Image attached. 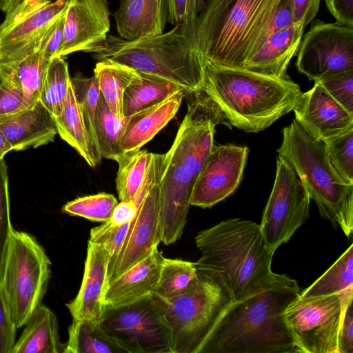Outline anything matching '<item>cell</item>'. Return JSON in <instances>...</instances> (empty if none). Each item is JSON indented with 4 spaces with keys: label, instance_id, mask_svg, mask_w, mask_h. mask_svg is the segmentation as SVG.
Returning a JSON list of instances; mask_svg holds the SVG:
<instances>
[{
    "label": "cell",
    "instance_id": "9a60e30c",
    "mask_svg": "<svg viewBox=\"0 0 353 353\" xmlns=\"http://www.w3.org/2000/svg\"><path fill=\"white\" fill-rule=\"evenodd\" d=\"M69 0L23 1L6 14L0 26V63L20 59L39 49L51 25Z\"/></svg>",
    "mask_w": 353,
    "mask_h": 353
},
{
    "label": "cell",
    "instance_id": "d6a6232c",
    "mask_svg": "<svg viewBox=\"0 0 353 353\" xmlns=\"http://www.w3.org/2000/svg\"><path fill=\"white\" fill-rule=\"evenodd\" d=\"M126 118L119 119L110 110L100 93L94 119L99 152L101 158L117 161L123 154L119 148Z\"/></svg>",
    "mask_w": 353,
    "mask_h": 353
},
{
    "label": "cell",
    "instance_id": "30bf717a",
    "mask_svg": "<svg viewBox=\"0 0 353 353\" xmlns=\"http://www.w3.org/2000/svg\"><path fill=\"white\" fill-rule=\"evenodd\" d=\"M165 154L152 153L143 183L134 201L137 212L130 223L127 236L118 254L108 269L107 285L148 256L161 242L160 183Z\"/></svg>",
    "mask_w": 353,
    "mask_h": 353
},
{
    "label": "cell",
    "instance_id": "9c48e42d",
    "mask_svg": "<svg viewBox=\"0 0 353 353\" xmlns=\"http://www.w3.org/2000/svg\"><path fill=\"white\" fill-rule=\"evenodd\" d=\"M51 261L31 234L13 230L0 278L5 300L17 328L42 304L50 279Z\"/></svg>",
    "mask_w": 353,
    "mask_h": 353
},
{
    "label": "cell",
    "instance_id": "8992f818",
    "mask_svg": "<svg viewBox=\"0 0 353 353\" xmlns=\"http://www.w3.org/2000/svg\"><path fill=\"white\" fill-rule=\"evenodd\" d=\"M277 149L296 172L320 215L347 236L353 230V185L332 166L325 144L310 136L295 121L282 130Z\"/></svg>",
    "mask_w": 353,
    "mask_h": 353
},
{
    "label": "cell",
    "instance_id": "4316f807",
    "mask_svg": "<svg viewBox=\"0 0 353 353\" xmlns=\"http://www.w3.org/2000/svg\"><path fill=\"white\" fill-rule=\"evenodd\" d=\"M337 294L341 305L342 321L353 299V244L312 285L299 293L302 298Z\"/></svg>",
    "mask_w": 353,
    "mask_h": 353
},
{
    "label": "cell",
    "instance_id": "603a6c76",
    "mask_svg": "<svg viewBox=\"0 0 353 353\" xmlns=\"http://www.w3.org/2000/svg\"><path fill=\"white\" fill-rule=\"evenodd\" d=\"M168 11L167 0H121L114 14L119 37L134 41L163 33Z\"/></svg>",
    "mask_w": 353,
    "mask_h": 353
},
{
    "label": "cell",
    "instance_id": "836d02e7",
    "mask_svg": "<svg viewBox=\"0 0 353 353\" xmlns=\"http://www.w3.org/2000/svg\"><path fill=\"white\" fill-rule=\"evenodd\" d=\"M197 276L195 263L165 258L152 296L159 299L179 296L190 288Z\"/></svg>",
    "mask_w": 353,
    "mask_h": 353
},
{
    "label": "cell",
    "instance_id": "681fc988",
    "mask_svg": "<svg viewBox=\"0 0 353 353\" xmlns=\"http://www.w3.org/2000/svg\"><path fill=\"white\" fill-rule=\"evenodd\" d=\"M135 203L129 201H120L114 207L108 221L117 226L131 222L137 212Z\"/></svg>",
    "mask_w": 353,
    "mask_h": 353
},
{
    "label": "cell",
    "instance_id": "c3c4849f",
    "mask_svg": "<svg viewBox=\"0 0 353 353\" xmlns=\"http://www.w3.org/2000/svg\"><path fill=\"white\" fill-rule=\"evenodd\" d=\"M325 2L338 23L353 27V0H325Z\"/></svg>",
    "mask_w": 353,
    "mask_h": 353
},
{
    "label": "cell",
    "instance_id": "7402d4cb",
    "mask_svg": "<svg viewBox=\"0 0 353 353\" xmlns=\"http://www.w3.org/2000/svg\"><path fill=\"white\" fill-rule=\"evenodd\" d=\"M185 92L179 90L162 101L126 118L119 148L123 154L140 150L171 121L178 112Z\"/></svg>",
    "mask_w": 353,
    "mask_h": 353
},
{
    "label": "cell",
    "instance_id": "7a4b0ae2",
    "mask_svg": "<svg viewBox=\"0 0 353 353\" xmlns=\"http://www.w3.org/2000/svg\"><path fill=\"white\" fill-rule=\"evenodd\" d=\"M200 88L231 126L252 133L265 130L292 111L302 92L289 77L209 62Z\"/></svg>",
    "mask_w": 353,
    "mask_h": 353
},
{
    "label": "cell",
    "instance_id": "ac0fdd59",
    "mask_svg": "<svg viewBox=\"0 0 353 353\" xmlns=\"http://www.w3.org/2000/svg\"><path fill=\"white\" fill-rule=\"evenodd\" d=\"M294 120L313 139L324 141L353 128V114L319 82L301 92L293 110Z\"/></svg>",
    "mask_w": 353,
    "mask_h": 353
},
{
    "label": "cell",
    "instance_id": "e0dca14e",
    "mask_svg": "<svg viewBox=\"0 0 353 353\" xmlns=\"http://www.w3.org/2000/svg\"><path fill=\"white\" fill-rule=\"evenodd\" d=\"M107 0H69L65 12L63 41L58 57L74 52H99L110 30Z\"/></svg>",
    "mask_w": 353,
    "mask_h": 353
},
{
    "label": "cell",
    "instance_id": "816d5d0a",
    "mask_svg": "<svg viewBox=\"0 0 353 353\" xmlns=\"http://www.w3.org/2000/svg\"><path fill=\"white\" fill-rule=\"evenodd\" d=\"M46 0H1L0 8L6 14H8L23 1L39 2Z\"/></svg>",
    "mask_w": 353,
    "mask_h": 353
},
{
    "label": "cell",
    "instance_id": "8d00e7d4",
    "mask_svg": "<svg viewBox=\"0 0 353 353\" xmlns=\"http://www.w3.org/2000/svg\"><path fill=\"white\" fill-rule=\"evenodd\" d=\"M70 83L82 110L93 146L100 156L94 128L96 110L100 95L97 79L94 75L86 78L77 74L74 77H70Z\"/></svg>",
    "mask_w": 353,
    "mask_h": 353
},
{
    "label": "cell",
    "instance_id": "277c9868",
    "mask_svg": "<svg viewBox=\"0 0 353 353\" xmlns=\"http://www.w3.org/2000/svg\"><path fill=\"white\" fill-rule=\"evenodd\" d=\"M286 0H208L197 19L194 45L204 63L243 68L268 38Z\"/></svg>",
    "mask_w": 353,
    "mask_h": 353
},
{
    "label": "cell",
    "instance_id": "7bdbcfd3",
    "mask_svg": "<svg viewBox=\"0 0 353 353\" xmlns=\"http://www.w3.org/2000/svg\"><path fill=\"white\" fill-rule=\"evenodd\" d=\"M32 105L0 74V118L17 113Z\"/></svg>",
    "mask_w": 353,
    "mask_h": 353
},
{
    "label": "cell",
    "instance_id": "d4e9b609",
    "mask_svg": "<svg viewBox=\"0 0 353 353\" xmlns=\"http://www.w3.org/2000/svg\"><path fill=\"white\" fill-rule=\"evenodd\" d=\"M11 353H63L55 314L41 304L29 317Z\"/></svg>",
    "mask_w": 353,
    "mask_h": 353
},
{
    "label": "cell",
    "instance_id": "5b68a950",
    "mask_svg": "<svg viewBox=\"0 0 353 353\" xmlns=\"http://www.w3.org/2000/svg\"><path fill=\"white\" fill-rule=\"evenodd\" d=\"M217 122L188 108L170 150L165 153L160 183L161 242L168 245L183 232L194 185L214 145Z\"/></svg>",
    "mask_w": 353,
    "mask_h": 353
},
{
    "label": "cell",
    "instance_id": "60d3db41",
    "mask_svg": "<svg viewBox=\"0 0 353 353\" xmlns=\"http://www.w3.org/2000/svg\"><path fill=\"white\" fill-rule=\"evenodd\" d=\"M130 223V222L117 226L108 221L103 222L101 225L91 229L89 241L104 245L109 250L111 261L121 250Z\"/></svg>",
    "mask_w": 353,
    "mask_h": 353
},
{
    "label": "cell",
    "instance_id": "2e32d148",
    "mask_svg": "<svg viewBox=\"0 0 353 353\" xmlns=\"http://www.w3.org/2000/svg\"><path fill=\"white\" fill-rule=\"evenodd\" d=\"M248 152L245 145H213L194 185L191 205L212 208L231 195L242 181Z\"/></svg>",
    "mask_w": 353,
    "mask_h": 353
},
{
    "label": "cell",
    "instance_id": "e575fe53",
    "mask_svg": "<svg viewBox=\"0 0 353 353\" xmlns=\"http://www.w3.org/2000/svg\"><path fill=\"white\" fill-rule=\"evenodd\" d=\"M70 83L68 65L64 58L51 59L44 74L39 101L54 118L61 114Z\"/></svg>",
    "mask_w": 353,
    "mask_h": 353
},
{
    "label": "cell",
    "instance_id": "484cf974",
    "mask_svg": "<svg viewBox=\"0 0 353 353\" xmlns=\"http://www.w3.org/2000/svg\"><path fill=\"white\" fill-rule=\"evenodd\" d=\"M60 137L72 146L92 168L101 161L96 152L88 130L82 110L71 83L63 103L61 114L54 118Z\"/></svg>",
    "mask_w": 353,
    "mask_h": 353
},
{
    "label": "cell",
    "instance_id": "74e56055",
    "mask_svg": "<svg viewBox=\"0 0 353 353\" xmlns=\"http://www.w3.org/2000/svg\"><path fill=\"white\" fill-rule=\"evenodd\" d=\"M323 142L335 170L353 185V128Z\"/></svg>",
    "mask_w": 353,
    "mask_h": 353
},
{
    "label": "cell",
    "instance_id": "bcb514c9",
    "mask_svg": "<svg viewBox=\"0 0 353 353\" xmlns=\"http://www.w3.org/2000/svg\"><path fill=\"white\" fill-rule=\"evenodd\" d=\"M321 0H291L294 23H301L305 27L316 17Z\"/></svg>",
    "mask_w": 353,
    "mask_h": 353
},
{
    "label": "cell",
    "instance_id": "1f68e13d",
    "mask_svg": "<svg viewBox=\"0 0 353 353\" xmlns=\"http://www.w3.org/2000/svg\"><path fill=\"white\" fill-rule=\"evenodd\" d=\"M152 152L146 150L125 153L117 161L116 189L120 201L134 202L144 179Z\"/></svg>",
    "mask_w": 353,
    "mask_h": 353
},
{
    "label": "cell",
    "instance_id": "ab89813d",
    "mask_svg": "<svg viewBox=\"0 0 353 353\" xmlns=\"http://www.w3.org/2000/svg\"><path fill=\"white\" fill-rule=\"evenodd\" d=\"M13 228L10 219L7 165L0 161V278Z\"/></svg>",
    "mask_w": 353,
    "mask_h": 353
},
{
    "label": "cell",
    "instance_id": "f907efd6",
    "mask_svg": "<svg viewBox=\"0 0 353 353\" xmlns=\"http://www.w3.org/2000/svg\"><path fill=\"white\" fill-rule=\"evenodd\" d=\"M294 23L291 0H286L277 10L270 28L268 37L274 32L284 29Z\"/></svg>",
    "mask_w": 353,
    "mask_h": 353
},
{
    "label": "cell",
    "instance_id": "d6986e66",
    "mask_svg": "<svg viewBox=\"0 0 353 353\" xmlns=\"http://www.w3.org/2000/svg\"><path fill=\"white\" fill-rule=\"evenodd\" d=\"M110 261L108 249L88 241L82 283L77 296L65 305L73 320L101 321L103 296L107 288Z\"/></svg>",
    "mask_w": 353,
    "mask_h": 353
},
{
    "label": "cell",
    "instance_id": "52a82bcc",
    "mask_svg": "<svg viewBox=\"0 0 353 353\" xmlns=\"http://www.w3.org/2000/svg\"><path fill=\"white\" fill-rule=\"evenodd\" d=\"M92 57L125 65L174 84L185 93L199 88L204 79L201 55L189 42L180 23L165 33L134 41L108 34L104 48Z\"/></svg>",
    "mask_w": 353,
    "mask_h": 353
},
{
    "label": "cell",
    "instance_id": "7dc6e473",
    "mask_svg": "<svg viewBox=\"0 0 353 353\" xmlns=\"http://www.w3.org/2000/svg\"><path fill=\"white\" fill-rule=\"evenodd\" d=\"M339 353H353L352 303L347 308L339 330Z\"/></svg>",
    "mask_w": 353,
    "mask_h": 353
},
{
    "label": "cell",
    "instance_id": "f35d334b",
    "mask_svg": "<svg viewBox=\"0 0 353 353\" xmlns=\"http://www.w3.org/2000/svg\"><path fill=\"white\" fill-rule=\"evenodd\" d=\"M208 0H167L168 22L172 26L181 23L190 43L194 46V34L199 14Z\"/></svg>",
    "mask_w": 353,
    "mask_h": 353
},
{
    "label": "cell",
    "instance_id": "7c38bea8",
    "mask_svg": "<svg viewBox=\"0 0 353 353\" xmlns=\"http://www.w3.org/2000/svg\"><path fill=\"white\" fill-rule=\"evenodd\" d=\"M310 203L308 192L296 172L278 156L273 188L259 224L268 248L274 252L289 241L308 218Z\"/></svg>",
    "mask_w": 353,
    "mask_h": 353
},
{
    "label": "cell",
    "instance_id": "d590c367",
    "mask_svg": "<svg viewBox=\"0 0 353 353\" xmlns=\"http://www.w3.org/2000/svg\"><path fill=\"white\" fill-rule=\"evenodd\" d=\"M117 203L114 195L101 192L77 198L64 205L62 211L71 216L103 223L110 219Z\"/></svg>",
    "mask_w": 353,
    "mask_h": 353
},
{
    "label": "cell",
    "instance_id": "ee69618b",
    "mask_svg": "<svg viewBox=\"0 0 353 353\" xmlns=\"http://www.w3.org/2000/svg\"><path fill=\"white\" fill-rule=\"evenodd\" d=\"M65 12V11L56 19L43 37L39 50L48 61L58 57L62 47Z\"/></svg>",
    "mask_w": 353,
    "mask_h": 353
},
{
    "label": "cell",
    "instance_id": "cb8c5ba5",
    "mask_svg": "<svg viewBox=\"0 0 353 353\" xmlns=\"http://www.w3.org/2000/svg\"><path fill=\"white\" fill-rule=\"evenodd\" d=\"M304 28L301 23H294L274 32L259 50L245 61L243 68L268 76L288 78L287 68L298 52Z\"/></svg>",
    "mask_w": 353,
    "mask_h": 353
},
{
    "label": "cell",
    "instance_id": "f1b7e54d",
    "mask_svg": "<svg viewBox=\"0 0 353 353\" xmlns=\"http://www.w3.org/2000/svg\"><path fill=\"white\" fill-rule=\"evenodd\" d=\"M94 75L110 110L117 117L125 118L122 112L123 94L138 72L125 65L103 59L95 65Z\"/></svg>",
    "mask_w": 353,
    "mask_h": 353
},
{
    "label": "cell",
    "instance_id": "f546056e",
    "mask_svg": "<svg viewBox=\"0 0 353 353\" xmlns=\"http://www.w3.org/2000/svg\"><path fill=\"white\" fill-rule=\"evenodd\" d=\"M63 353H128L99 323L73 320Z\"/></svg>",
    "mask_w": 353,
    "mask_h": 353
},
{
    "label": "cell",
    "instance_id": "83f0119b",
    "mask_svg": "<svg viewBox=\"0 0 353 353\" xmlns=\"http://www.w3.org/2000/svg\"><path fill=\"white\" fill-rule=\"evenodd\" d=\"M49 62L45 59L41 50L38 49L20 59L0 63V74L20 90L31 104H34L39 101Z\"/></svg>",
    "mask_w": 353,
    "mask_h": 353
},
{
    "label": "cell",
    "instance_id": "6da1fadb",
    "mask_svg": "<svg viewBox=\"0 0 353 353\" xmlns=\"http://www.w3.org/2000/svg\"><path fill=\"white\" fill-rule=\"evenodd\" d=\"M195 243L201 253L197 269L216 277L233 303L269 289L298 285L272 272L274 252L265 245L259 225L252 221H222L199 232Z\"/></svg>",
    "mask_w": 353,
    "mask_h": 353
},
{
    "label": "cell",
    "instance_id": "4fadbf2b",
    "mask_svg": "<svg viewBox=\"0 0 353 353\" xmlns=\"http://www.w3.org/2000/svg\"><path fill=\"white\" fill-rule=\"evenodd\" d=\"M284 316L299 353H339L342 323L339 294L299 295L285 309Z\"/></svg>",
    "mask_w": 353,
    "mask_h": 353
},
{
    "label": "cell",
    "instance_id": "44dd1931",
    "mask_svg": "<svg viewBox=\"0 0 353 353\" xmlns=\"http://www.w3.org/2000/svg\"><path fill=\"white\" fill-rule=\"evenodd\" d=\"M0 131L12 150L36 148L54 141L57 130L53 116L40 102L0 118Z\"/></svg>",
    "mask_w": 353,
    "mask_h": 353
},
{
    "label": "cell",
    "instance_id": "3957f363",
    "mask_svg": "<svg viewBox=\"0 0 353 353\" xmlns=\"http://www.w3.org/2000/svg\"><path fill=\"white\" fill-rule=\"evenodd\" d=\"M299 285L274 288L232 303L201 353H299L284 312Z\"/></svg>",
    "mask_w": 353,
    "mask_h": 353
},
{
    "label": "cell",
    "instance_id": "4dcf8cb0",
    "mask_svg": "<svg viewBox=\"0 0 353 353\" xmlns=\"http://www.w3.org/2000/svg\"><path fill=\"white\" fill-rule=\"evenodd\" d=\"M183 90L160 79L138 72V76L125 89L122 103L124 117H128Z\"/></svg>",
    "mask_w": 353,
    "mask_h": 353
},
{
    "label": "cell",
    "instance_id": "f5cc1de1",
    "mask_svg": "<svg viewBox=\"0 0 353 353\" xmlns=\"http://www.w3.org/2000/svg\"><path fill=\"white\" fill-rule=\"evenodd\" d=\"M10 150H12L11 145L0 131V161L3 159L4 156Z\"/></svg>",
    "mask_w": 353,
    "mask_h": 353
},
{
    "label": "cell",
    "instance_id": "8fae6325",
    "mask_svg": "<svg viewBox=\"0 0 353 353\" xmlns=\"http://www.w3.org/2000/svg\"><path fill=\"white\" fill-rule=\"evenodd\" d=\"M100 325L128 353H173L170 325L152 295L104 309Z\"/></svg>",
    "mask_w": 353,
    "mask_h": 353
},
{
    "label": "cell",
    "instance_id": "f6af8a7d",
    "mask_svg": "<svg viewBox=\"0 0 353 353\" xmlns=\"http://www.w3.org/2000/svg\"><path fill=\"white\" fill-rule=\"evenodd\" d=\"M17 329L0 286V353L12 352Z\"/></svg>",
    "mask_w": 353,
    "mask_h": 353
},
{
    "label": "cell",
    "instance_id": "5bb4252c",
    "mask_svg": "<svg viewBox=\"0 0 353 353\" xmlns=\"http://www.w3.org/2000/svg\"><path fill=\"white\" fill-rule=\"evenodd\" d=\"M296 67L314 82L353 71V27L313 21L300 42Z\"/></svg>",
    "mask_w": 353,
    "mask_h": 353
},
{
    "label": "cell",
    "instance_id": "ffe728a7",
    "mask_svg": "<svg viewBox=\"0 0 353 353\" xmlns=\"http://www.w3.org/2000/svg\"><path fill=\"white\" fill-rule=\"evenodd\" d=\"M164 259L156 247L145 259L111 281L104 294V309L127 305L152 295Z\"/></svg>",
    "mask_w": 353,
    "mask_h": 353
},
{
    "label": "cell",
    "instance_id": "b9f144b4",
    "mask_svg": "<svg viewBox=\"0 0 353 353\" xmlns=\"http://www.w3.org/2000/svg\"><path fill=\"white\" fill-rule=\"evenodd\" d=\"M318 82L337 102L353 114V71L338 73Z\"/></svg>",
    "mask_w": 353,
    "mask_h": 353
},
{
    "label": "cell",
    "instance_id": "ba28073f",
    "mask_svg": "<svg viewBox=\"0 0 353 353\" xmlns=\"http://www.w3.org/2000/svg\"><path fill=\"white\" fill-rule=\"evenodd\" d=\"M154 297L170 325L173 353H201L218 322L233 303L216 277L199 270L196 280L185 293L169 299Z\"/></svg>",
    "mask_w": 353,
    "mask_h": 353
}]
</instances>
